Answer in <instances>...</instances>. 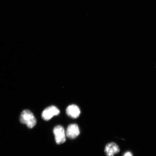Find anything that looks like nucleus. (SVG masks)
<instances>
[{
  "label": "nucleus",
  "mask_w": 156,
  "mask_h": 156,
  "mask_svg": "<svg viewBox=\"0 0 156 156\" xmlns=\"http://www.w3.org/2000/svg\"><path fill=\"white\" fill-rule=\"evenodd\" d=\"M123 156H133L132 154L130 152H127Z\"/></svg>",
  "instance_id": "nucleus-7"
},
{
  "label": "nucleus",
  "mask_w": 156,
  "mask_h": 156,
  "mask_svg": "<svg viewBox=\"0 0 156 156\" xmlns=\"http://www.w3.org/2000/svg\"><path fill=\"white\" fill-rule=\"evenodd\" d=\"M60 111L57 107L52 106L48 107L43 111L42 117L44 120L48 121L55 116L58 115L60 114Z\"/></svg>",
  "instance_id": "nucleus-2"
},
{
  "label": "nucleus",
  "mask_w": 156,
  "mask_h": 156,
  "mask_svg": "<svg viewBox=\"0 0 156 156\" xmlns=\"http://www.w3.org/2000/svg\"><path fill=\"white\" fill-rule=\"evenodd\" d=\"M80 134V130L79 127L76 124H72L68 126L66 135L68 137L74 139L76 138Z\"/></svg>",
  "instance_id": "nucleus-5"
},
{
  "label": "nucleus",
  "mask_w": 156,
  "mask_h": 156,
  "mask_svg": "<svg viewBox=\"0 0 156 156\" xmlns=\"http://www.w3.org/2000/svg\"><path fill=\"white\" fill-rule=\"evenodd\" d=\"M20 121L22 124H26L29 128H32L36 125L37 121L33 113L28 110H25L21 112Z\"/></svg>",
  "instance_id": "nucleus-1"
},
{
  "label": "nucleus",
  "mask_w": 156,
  "mask_h": 156,
  "mask_svg": "<svg viewBox=\"0 0 156 156\" xmlns=\"http://www.w3.org/2000/svg\"><path fill=\"white\" fill-rule=\"evenodd\" d=\"M120 151L119 148L114 142L107 144L105 147V152L107 156H113Z\"/></svg>",
  "instance_id": "nucleus-4"
},
{
  "label": "nucleus",
  "mask_w": 156,
  "mask_h": 156,
  "mask_svg": "<svg viewBox=\"0 0 156 156\" xmlns=\"http://www.w3.org/2000/svg\"><path fill=\"white\" fill-rule=\"evenodd\" d=\"M54 133L56 143L58 144H63L66 141L65 131L63 126H58L54 128Z\"/></svg>",
  "instance_id": "nucleus-3"
},
{
  "label": "nucleus",
  "mask_w": 156,
  "mask_h": 156,
  "mask_svg": "<svg viewBox=\"0 0 156 156\" xmlns=\"http://www.w3.org/2000/svg\"><path fill=\"white\" fill-rule=\"evenodd\" d=\"M66 113L68 116L71 118L76 119L78 118L80 114V111L76 105H73L68 106L66 110Z\"/></svg>",
  "instance_id": "nucleus-6"
}]
</instances>
